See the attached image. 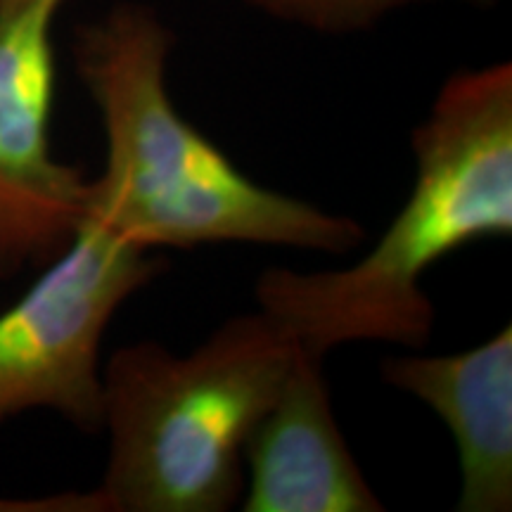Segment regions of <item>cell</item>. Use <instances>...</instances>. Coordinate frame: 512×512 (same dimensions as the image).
Instances as JSON below:
<instances>
[{
	"mask_svg": "<svg viewBox=\"0 0 512 512\" xmlns=\"http://www.w3.org/2000/svg\"><path fill=\"white\" fill-rule=\"evenodd\" d=\"M162 271L157 252L83 219L36 283L0 313V422L53 411L98 432L102 339L121 306Z\"/></svg>",
	"mask_w": 512,
	"mask_h": 512,
	"instance_id": "277c9868",
	"label": "cell"
},
{
	"mask_svg": "<svg viewBox=\"0 0 512 512\" xmlns=\"http://www.w3.org/2000/svg\"><path fill=\"white\" fill-rule=\"evenodd\" d=\"M64 0L0 3V278L67 247L88 209V181L53 155V29Z\"/></svg>",
	"mask_w": 512,
	"mask_h": 512,
	"instance_id": "5b68a950",
	"label": "cell"
},
{
	"mask_svg": "<svg viewBox=\"0 0 512 512\" xmlns=\"http://www.w3.org/2000/svg\"><path fill=\"white\" fill-rule=\"evenodd\" d=\"M249 8L318 34H356L380 24L396 10L439 0H242ZM486 8L496 0H456Z\"/></svg>",
	"mask_w": 512,
	"mask_h": 512,
	"instance_id": "ba28073f",
	"label": "cell"
},
{
	"mask_svg": "<svg viewBox=\"0 0 512 512\" xmlns=\"http://www.w3.org/2000/svg\"><path fill=\"white\" fill-rule=\"evenodd\" d=\"M323 358L297 344L285 380L245 446V512H380L344 439Z\"/></svg>",
	"mask_w": 512,
	"mask_h": 512,
	"instance_id": "8992f818",
	"label": "cell"
},
{
	"mask_svg": "<svg viewBox=\"0 0 512 512\" xmlns=\"http://www.w3.org/2000/svg\"><path fill=\"white\" fill-rule=\"evenodd\" d=\"M41 501H5L0 498V512H36Z\"/></svg>",
	"mask_w": 512,
	"mask_h": 512,
	"instance_id": "9c48e42d",
	"label": "cell"
},
{
	"mask_svg": "<svg viewBox=\"0 0 512 512\" xmlns=\"http://www.w3.org/2000/svg\"><path fill=\"white\" fill-rule=\"evenodd\" d=\"M411 150V195L363 259L309 273L273 266L256 278V309L313 354L354 342L420 351L437 318L427 271L477 240L510 238L512 64L448 76Z\"/></svg>",
	"mask_w": 512,
	"mask_h": 512,
	"instance_id": "7a4b0ae2",
	"label": "cell"
},
{
	"mask_svg": "<svg viewBox=\"0 0 512 512\" xmlns=\"http://www.w3.org/2000/svg\"><path fill=\"white\" fill-rule=\"evenodd\" d=\"M174 46L145 3H117L76 27L74 67L107 143L86 219L150 252L238 242L347 254L361 245L356 219L256 183L176 110L166 79Z\"/></svg>",
	"mask_w": 512,
	"mask_h": 512,
	"instance_id": "6da1fadb",
	"label": "cell"
},
{
	"mask_svg": "<svg viewBox=\"0 0 512 512\" xmlns=\"http://www.w3.org/2000/svg\"><path fill=\"white\" fill-rule=\"evenodd\" d=\"M384 382L444 420L458 451L463 512L512 508V328L456 354H401Z\"/></svg>",
	"mask_w": 512,
	"mask_h": 512,
	"instance_id": "52a82bcc",
	"label": "cell"
},
{
	"mask_svg": "<svg viewBox=\"0 0 512 512\" xmlns=\"http://www.w3.org/2000/svg\"><path fill=\"white\" fill-rule=\"evenodd\" d=\"M297 342L264 311L233 316L188 354L119 347L102 366L100 512H226L245 489V446Z\"/></svg>",
	"mask_w": 512,
	"mask_h": 512,
	"instance_id": "3957f363",
	"label": "cell"
},
{
	"mask_svg": "<svg viewBox=\"0 0 512 512\" xmlns=\"http://www.w3.org/2000/svg\"><path fill=\"white\" fill-rule=\"evenodd\" d=\"M0 3H3V0H0Z\"/></svg>",
	"mask_w": 512,
	"mask_h": 512,
	"instance_id": "30bf717a",
	"label": "cell"
}]
</instances>
